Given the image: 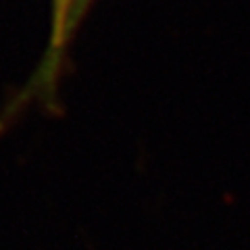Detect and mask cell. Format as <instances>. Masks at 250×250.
I'll list each match as a JSON object with an SVG mask.
<instances>
[{"label": "cell", "instance_id": "cell-1", "mask_svg": "<svg viewBox=\"0 0 250 250\" xmlns=\"http://www.w3.org/2000/svg\"><path fill=\"white\" fill-rule=\"evenodd\" d=\"M90 4L92 0H52V27L48 48H46L31 80L0 113V129H4L11 121L17 119V115H21L23 108L29 104L42 103L50 108L57 103V88L61 75L65 71L69 44H71Z\"/></svg>", "mask_w": 250, "mask_h": 250}]
</instances>
